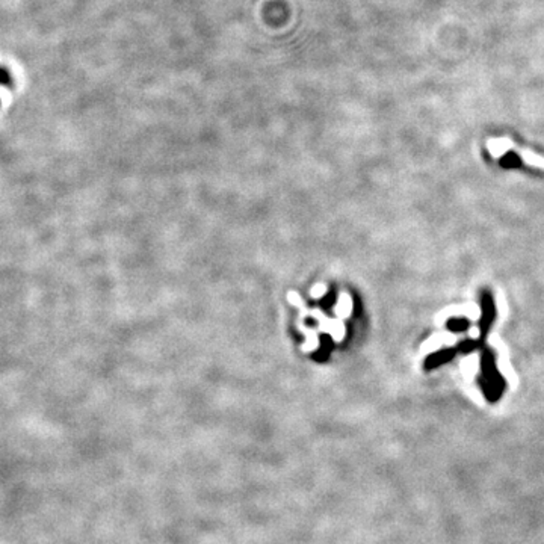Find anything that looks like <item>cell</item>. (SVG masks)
Wrapping results in <instances>:
<instances>
[{"mask_svg": "<svg viewBox=\"0 0 544 544\" xmlns=\"http://www.w3.org/2000/svg\"><path fill=\"white\" fill-rule=\"evenodd\" d=\"M482 370H484V379H482V389L490 402H498L502 392L505 390V381L498 373L493 360L490 357H485L482 360Z\"/></svg>", "mask_w": 544, "mask_h": 544, "instance_id": "obj_1", "label": "cell"}, {"mask_svg": "<svg viewBox=\"0 0 544 544\" xmlns=\"http://www.w3.org/2000/svg\"><path fill=\"white\" fill-rule=\"evenodd\" d=\"M449 328L451 330H455V331H458V330H464L466 328V326H467V322L466 320H458V319H452L449 323Z\"/></svg>", "mask_w": 544, "mask_h": 544, "instance_id": "obj_5", "label": "cell"}, {"mask_svg": "<svg viewBox=\"0 0 544 544\" xmlns=\"http://www.w3.org/2000/svg\"><path fill=\"white\" fill-rule=\"evenodd\" d=\"M452 357H454V351H443V352H439V354H434V355H431V357L426 360L425 367H426V369H434V367L440 366L442 363L449 361Z\"/></svg>", "mask_w": 544, "mask_h": 544, "instance_id": "obj_2", "label": "cell"}, {"mask_svg": "<svg viewBox=\"0 0 544 544\" xmlns=\"http://www.w3.org/2000/svg\"><path fill=\"white\" fill-rule=\"evenodd\" d=\"M493 314H495V307L492 304V299L485 298V301H484V319H482V325H488L490 322H492Z\"/></svg>", "mask_w": 544, "mask_h": 544, "instance_id": "obj_3", "label": "cell"}, {"mask_svg": "<svg viewBox=\"0 0 544 544\" xmlns=\"http://www.w3.org/2000/svg\"><path fill=\"white\" fill-rule=\"evenodd\" d=\"M502 165L504 167H519L520 165V159L514 154H508L502 159Z\"/></svg>", "mask_w": 544, "mask_h": 544, "instance_id": "obj_4", "label": "cell"}]
</instances>
